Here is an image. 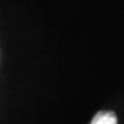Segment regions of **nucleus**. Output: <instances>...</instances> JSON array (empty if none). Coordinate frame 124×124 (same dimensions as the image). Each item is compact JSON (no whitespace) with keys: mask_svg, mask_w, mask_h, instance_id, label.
<instances>
[{"mask_svg":"<svg viewBox=\"0 0 124 124\" xmlns=\"http://www.w3.org/2000/svg\"><path fill=\"white\" fill-rule=\"evenodd\" d=\"M91 124H117V119L113 112H98Z\"/></svg>","mask_w":124,"mask_h":124,"instance_id":"1","label":"nucleus"}]
</instances>
